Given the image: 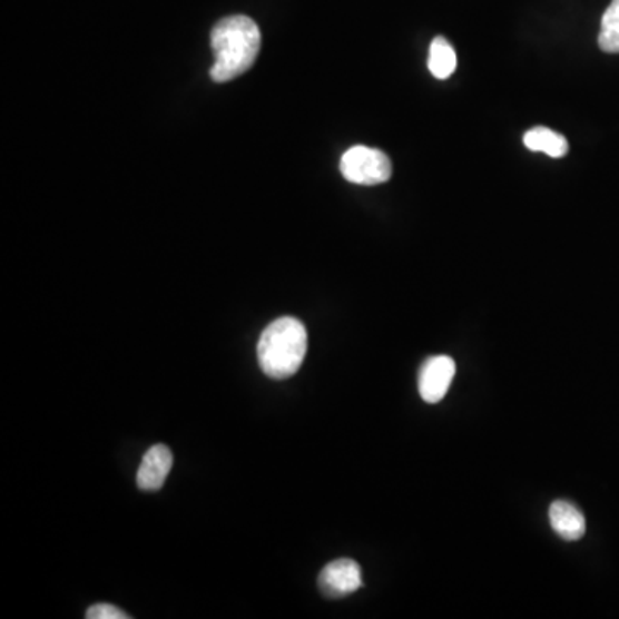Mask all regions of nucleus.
Instances as JSON below:
<instances>
[{
	"label": "nucleus",
	"mask_w": 619,
	"mask_h": 619,
	"mask_svg": "<svg viewBox=\"0 0 619 619\" xmlns=\"http://www.w3.org/2000/svg\"><path fill=\"white\" fill-rule=\"evenodd\" d=\"M173 453L164 444H155L144 454L137 473V485L140 491L155 492L163 489L164 482L173 470Z\"/></svg>",
	"instance_id": "423d86ee"
},
{
	"label": "nucleus",
	"mask_w": 619,
	"mask_h": 619,
	"mask_svg": "<svg viewBox=\"0 0 619 619\" xmlns=\"http://www.w3.org/2000/svg\"><path fill=\"white\" fill-rule=\"evenodd\" d=\"M549 521H551L552 530L568 542H574V540H580L586 536V517L571 502H552L551 508H549Z\"/></svg>",
	"instance_id": "0eeeda50"
},
{
	"label": "nucleus",
	"mask_w": 619,
	"mask_h": 619,
	"mask_svg": "<svg viewBox=\"0 0 619 619\" xmlns=\"http://www.w3.org/2000/svg\"><path fill=\"white\" fill-rule=\"evenodd\" d=\"M88 619H129L121 609L112 605H95L87 611Z\"/></svg>",
	"instance_id": "9b49d317"
},
{
	"label": "nucleus",
	"mask_w": 619,
	"mask_h": 619,
	"mask_svg": "<svg viewBox=\"0 0 619 619\" xmlns=\"http://www.w3.org/2000/svg\"><path fill=\"white\" fill-rule=\"evenodd\" d=\"M363 586L362 568L353 559H336L318 574V589L325 597L343 599Z\"/></svg>",
	"instance_id": "39448f33"
},
{
	"label": "nucleus",
	"mask_w": 619,
	"mask_h": 619,
	"mask_svg": "<svg viewBox=\"0 0 619 619\" xmlns=\"http://www.w3.org/2000/svg\"><path fill=\"white\" fill-rule=\"evenodd\" d=\"M523 144H525L529 150L542 151V154L549 155L552 159H559V157H564L568 154L567 138L563 135H559V132L552 131V129L544 128V126L527 131L525 137H523Z\"/></svg>",
	"instance_id": "6e6552de"
},
{
	"label": "nucleus",
	"mask_w": 619,
	"mask_h": 619,
	"mask_svg": "<svg viewBox=\"0 0 619 619\" xmlns=\"http://www.w3.org/2000/svg\"><path fill=\"white\" fill-rule=\"evenodd\" d=\"M210 42L216 53L210 78L224 83L245 75L255 65L261 52L262 35L258 24L248 16H229L214 27Z\"/></svg>",
	"instance_id": "f257e3e1"
},
{
	"label": "nucleus",
	"mask_w": 619,
	"mask_h": 619,
	"mask_svg": "<svg viewBox=\"0 0 619 619\" xmlns=\"http://www.w3.org/2000/svg\"><path fill=\"white\" fill-rule=\"evenodd\" d=\"M599 47L606 53H619V0H612L602 16Z\"/></svg>",
	"instance_id": "9d476101"
},
{
	"label": "nucleus",
	"mask_w": 619,
	"mask_h": 619,
	"mask_svg": "<svg viewBox=\"0 0 619 619\" xmlns=\"http://www.w3.org/2000/svg\"><path fill=\"white\" fill-rule=\"evenodd\" d=\"M429 69L438 80H446L456 69V52L446 38L438 37L432 40Z\"/></svg>",
	"instance_id": "1a4fd4ad"
},
{
	"label": "nucleus",
	"mask_w": 619,
	"mask_h": 619,
	"mask_svg": "<svg viewBox=\"0 0 619 619\" xmlns=\"http://www.w3.org/2000/svg\"><path fill=\"white\" fill-rule=\"evenodd\" d=\"M308 350L305 325L295 317H281L268 324L258 341L257 356L267 377L283 381L299 371Z\"/></svg>",
	"instance_id": "f03ea898"
},
{
	"label": "nucleus",
	"mask_w": 619,
	"mask_h": 619,
	"mask_svg": "<svg viewBox=\"0 0 619 619\" xmlns=\"http://www.w3.org/2000/svg\"><path fill=\"white\" fill-rule=\"evenodd\" d=\"M341 173L344 178L355 185L374 186L387 181L393 174L391 160L384 151L377 148L358 147L350 148L341 159Z\"/></svg>",
	"instance_id": "7ed1b4c3"
},
{
	"label": "nucleus",
	"mask_w": 619,
	"mask_h": 619,
	"mask_svg": "<svg viewBox=\"0 0 619 619\" xmlns=\"http://www.w3.org/2000/svg\"><path fill=\"white\" fill-rule=\"evenodd\" d=\"M456 374V363L451 356H432L419 372L420 396L425 403L435 404L444 400Z\"/></svg>",
	"instance_id": "20e7f679"
}]
</instances>
